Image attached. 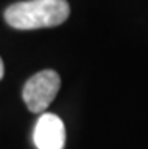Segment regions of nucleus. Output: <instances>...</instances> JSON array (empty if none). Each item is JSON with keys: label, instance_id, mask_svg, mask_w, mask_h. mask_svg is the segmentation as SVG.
<instances>
[{"label": "nucleus", "instance_id": "obj_4", "mask_svg": "<svg viewBox=\"0 0 148 149\" xmlns=\"http://www.w3.org/2000/svg\"><path fill=\"white\" fill-rule=\"evenodd\" d=\"M3 75H5V65H3L2 57H0V80L3 78Z\"/></svg>", "mask_w": 148, "mask_h": 149}, {"label": "nucleus", "instance_id": "obj_3", "mask_svg": "<svg viewBox=\"0 0 148 149\" xmlns=\"http://www.w3.org/2000/svg\"><path fill=\"white\" fill-rule=\"evenodd\" d=\"M33 140L38 149H64L67 136L62 119L53 113H44L36 122Z\"/></svg>", "mask_w": 148, "mask_h": 149}, {"label": "nucleus", "instance_id": "obj_2", "mask_svg": "<svg viewBox=\"0 0 148 149\" xmlns=\"http://www.w3.org/2000/svg\"><path fill=\"white\" fill-rule=\"evenodd\" d=\"M60 87V77L53 69L39 71L32 75L23 87V101L32 113H41L46 110Z\"/></svg>", "mask_w": 148, "mask_h": 149}, {"label": "nucleus", "instance_id": "obj_1", "mask_svg": "<svg viewBox=\"0 0 148 149\" xmlns=\"http://www.w3.org/2000/svg\"><path fill=\"white\" fill-rule=\"evenodd\" d=\"M3 17L18 30L56 27L69 17V5L67 0H27L11 5Z\"/></svg>", "mask_w": 148, "mask_h": 149}]
</instances>
